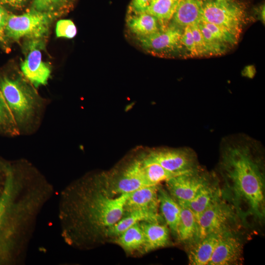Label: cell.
I'll return each instance as SVG.
<instances>
[{"label": "cell", "mask_w": 265, "mask_h": 265, "mask_svg": "<svg viewBox=\"0 0 265 265\" xmlns=\"http://www.w3.org/2000/svg\"><path fill=\"white\" fill-rule=\"evenodd\" d=\"M0 197V265L20 263L26 255L37 217L54 189L44 177L11 162L4 166Z\"/></svg>", "instance_id": "1"}, {"label": "cell", "mask_w": 265, "mask_h": 265, "mask_svg": "<svg viewBox=\"0 0 265 265\" xmlns=\"http://www.w3.org/2000/svg\"><path fill=\"white\" fill-rule=\"evenodd\" d=\"M265 152L260 141L244 133L224 136L216 172L223 195L243 224L262 221L265 215Z\"/></svg>", "instance_id": "2"}, {"label": "cell", "mask_w": 265, "mask_h": 265, "mask_svg": "<svg viewBox=\"0 0 265 265\" xmlns=\"http://www.w3.org/2000/svg\"><path fill=\"white\" fill-rule=\"evenodd\" d=\"M129 193L110 196L100 176L83 178L61 192L59 218L65 242L76 247H90L123 216Z\"/></svg>", "instance_id": "3"}, {"label": "cell", "mask_w": 265, "mask_h": 265, "mask_svg": "<svg viewBox=\"0 0 265 265\" xmlns=\"http://www.w3.org/2000/svg\"><path fill=\"white\" fill-rule=\"evenodd\" d=\"M34 88L22 74L0 75V91L20 134L32 132L41 120L45 104Z\"/></svg>", "instance_id": "4"}, {"label": "cell", "mask_w": 265, "mask_h": 265, "mask_svg": "<svg viewBox=\"0 0 265 265\" xmlns=\"http://www.w3.org/2000/svg\"><path fill=\"white\" fill-rule=\"evenodd\" d=\"M200 238L210 234L221 236L238 233L241 224L244 225L231 202L220 194L197 219Z\"/></svg>", "instance_id": "5"}, {"label": "cell", "mask_w": 265, "mask_h": 265, "mask_svg": "<svg viewBox=\"0 0 265 265\" xmlns=\"http://www.w3.org/2000/svg\"><path fill=\"white\" fill-rule=\"evenodd\" d=\"M60 13L44 12L30 8L21 15L9 14L5 33L8 40L18 41L22 38L44 39L53 21Z\"/></svg>", "instance_id": "6"}, {"label": "cell", "mask_w": 265, "mask_h": 265, "mask_svg": "<svg viewBox=\"0 0 265 265\" xmlns=\"http://www.w3.org/2000/svg\"><path fill=\"white\" fill-rule=\"evenodd\" d=\"M201 19L225 28L238 40L244 20V10L231 0H202Z\"/></svg>", "instance_id": "7"}, {"label": "cell", "mask_w": 265, "mask_h": 265, "mask_svg": "<svg viewBox=\"0 0 265 265\" xmlns=\"http://www.w3.org/2000/svg\"><path fill=\"white\" fill-rule=\"evenodd\" d=\"M100 177L105 189L112 197L131 193L150 186L143 175L139 159L133 161L121 171Z\"/></svg>", "instance_id": "8"}, {"label": "cell", "mask_w": 265, "mask_h": 265, "mask_svg": "<svg viewBox=\"0 0 265 265\" xmlns=\"http://www.w3.org/2000/svg\"><path fill=\"white\" fill-rule=\"evenodd\" d=\"M146 156L176 175L190 171L200 165L196 153L188 147L158 148Z\"/></svg>", "instance_id": "9"}, {"label": "cell", "mask_w": 265, "mask_h": 265, "mask_svg": "<svg viewBox=\"0 0 265 265\" xmlns=\"http://www.w3.org/2000/svg\"><path fill=\"white\" fill-rule=\"evenodd\" d=\"M25 46L26 57L21 64L24 77L35 87L46 85L51 74L50 65L42 59L43 39H27Z\"/></svg>", "instance_id": "10"}, {"label": "cell", "mask_w": 265, "mask_h": 265, "mask_svg": "<svg viewBox=\"0 0 265 265\" xmlns=\"http://www.w3.org/2000/svg\"><path fill=\"white\" fill-rule=\"evenodd\" d=\"M212 173L199 165L193 170L175 175L166 180V190L178 203L187 202L194 197Z\"/></svg>", "instance_id": "11"}, {"label": "cell", "mask_w": 265, "mask_h": 265, "mask_svg": "<svg viewBox=\"0 0 265 265\" xmlns=\"http://www.w3.org/2000/svg\"><path fill=\"white\" fill-rule=\"evenodd\" d=\"M183 31V29L171 24L163 26L154 34L138 39L142 48L149 53L157 55H165L181 47Z\"/></svg>", "instance_id": "12"}, {"label": "cell", "mask_w": 265, "mask_h": 265, "mask_svg": "<svg viewBox=\"0 0 265 265\" xmlns=\"http://www.w3.org/2000/svg\"><path fill=\"white\" fill-rule=\"evenodd\" d=\"M243 244L238 233L221 236L209 261V265H231L241 263Z\"/></svg>", "instance_id": "13"}, {"label": "cell", "mask_w": 265, "mask_h": 265, "mask_svg": "<svg viewBox=\"0 0 265 265\" xmlns=\"http://www.w3.org/2000/svg\"><path fill=\"white\" fill-rule=\"evenodd\" d=\"M159 185L144 186L129 193L124 205L123 214L136 210L159 213Z\"/></svg>", "instance_id": "14"}, {"label": "cell", "mask_w": 265, "mask_h": 265, "mask_svg": "<svg viewBox=\"0 0 265 265\" xmlns=\"http://www.w3.org/2000/svg\"><path fill=\"white\" fill-rule=\"evenodd\" d=\"M219 184L220 180L217 175L215 172H213L211 177L200 187L191 200L186 203H178L183 204L188 208L197 219L221 192Z\"/></svg>", "instance_id": "15"}, {"label": "cell", "mask_w": 265, "mask_h": 265, "mask_svg": "<svg viewBox=\"0 0 265 265\" xmlns=\"http://www.w3.org/2000/svg\"><path fill=\"white\" fill-rule=\"evenodd\" d=\"M139 224L145 238L142 253H148L169 244L170 230L166 224L148 221H141Z\"/></svg>", "instance_id": "16"}, {"label": "cell", "mask_w": 265, "mask_h": 265, "mask_svg": "<svg viewBox=\"0 0 265 265\" xmlns=\"http://www.w3.org/2000/svg\"><path fill=\"white\" fill-rule=\"evenodd\" d=\"M161 214L146 210H136L123 214L122 217L106 232V238H116L127 229L141 221L162 222Z\"/></svg>", "instance_id": "17"}, {"label": "cell", "mask_w": 265, "mask_h": 265, "mask_svg": "<svg viewBox=\"0 0 265 265\" xmlns=\"http://www.w3.org/2000/svg\"><path fill=\"white\" fill-rule=\"evenodd\" d=\"M221 235L208 234L187 247L188 263L191 265H208Z\"/></svg>", "instance_id": "18"}, {"label": "cell", "mask_w": 265, "mask_h": 265, "mask_svg": "<svg viewBox=\"0 0 265 265\" xmlns=\"http://www.w3.org/2000/svg\"><path fill=\"white\" fill-rule=\"evenodd\" d=\"M178 204L181 207V213L176 238L188 247L200 239L199 227L191 211L184 204Z\"/></svg>", "instance_id": "19"}, {"label": "cell", "mask_w": 265, "mask_h": 265, "mask_svg": "<svg viewBox=\"0 0 265 265\" xmlns=\"http://www.w3.org/2000/svg\"><path fill=\"white\" fill-rule=\"evenodd\" d=\"M202 0H180L171 19L172 24L184 29L198 24L201 18Z\"/></svg>", "instance_id": "20"}, {"label": "cell", "mask_w": 265, "mask_h": 265, "mask_svg": "<svg viewBox=\"0 0 265 265\" xmlns=\"http://www.w3.org/2000/svg\"><path fill=\"white\" fill-rule=\"evenodd\" d=\"M159 209L161 215L172 233L177 237L181 207L166 189L158 186Z\"/></svg>", "instance_id": "21"}, {"label": "cell", "mask_w": 265, "mask_h": 265, "mask_svg": "<svg viewBox=\"0 0 265 265\" xmlns=\"http://www.w3.org/2000/svg\"><path fill=\"white\" fill-rule=\"evenodd\" d=\"M132 13L127 18V24L138 38L150 36L164 26L157 18L146 12Z\"/></svg>", "instance_id": "22"}, {"label": "cell", "mask_w": 265, "mask_h": 265, "mask_svg": "<svg viewBox=\"0 0 265 265\" xmlns=\"http://www.w3.org/2000/svg\"><path fill=\"white\" fill-rule=\"evenodd\" d=\"M115 242L128 253L142 252L145 238L139 222L130 227L115 238Z\"/></svg>", "instance_id": "23"}, {"label": "cell", "mask_w": 265, "mask_h": 265, "mask_svg": "<svg viewBox=\"0 0 265 265\" xmlns=\"http://www.w3.org/2000/svg\"><path fill=\"white\" fill-rule=\"evenodd\" d=\"M144 177L150 186L159 185L176 175L163 168L146 156L139 159Z\"/></svg>", "instance_id": "24"}, {"label": "cell", "mask_w": 265, "mask_h": 265, "mask_svg": "<svg viewBox=\"0 0 265 265\" xmlns=\"http://www.w3.org/2000/svg\"><path fill=\"white\" fill-rule=\"evenodd\" d=\"M180 0H153L145 12L157 18L164 26L171 20Z\"/></svg>", "instance_id": "25"}, {"label": "cell", "mask_w": 265, "mask_h": 265, "mask_svg": "<svg viewBox=\"0 0 265 265\" xmlns=\"http://www.w3.org/2000/svg\"><path fill=\"white\" fill-rule=\"evenodd\" d=\"M0 133L8 136H15L20 134L13 116L0 91Z\"/></svg>", "instance_id": "26"}, {"label": "cell", "mask_w": 265, "mask_h": 265, "mask_svg": "<svg viewBox=\"0 0 265 265\" xmlns=\"http://www.w3.org/2000/svg\"><path fill=\"white\" fill-rule=\"evenodd\" d=\"M71 2L69 0H33L30 8L40 12L64 14L69 9Z\"/></svg>", "instance_id": "27"}, {"label": "cell", "mask_w": 265, "mask_h": 265, "mask_svg": "<svg viewBox=\"0 0 265 265\" xmlns=\"http://www.w3.org/2000/svg\"><path fill=\"white\" fill-rule=\"evenodd\" d=\"M198 26L203 36L209 55L223 54L227 51L228 45L216 38L204 26L200 23Z\"/></svg>", "instance_id": "28"}, {"label": "cell", "mask_w": 265, "mask_h": 265, "mask_svg": "<svg viewBox=\"0 0 265 265\" xmlns=\"http://www.w3.org/2000/svg\"><path fill=\"white\" fill-rule=\"evenodd\" d=\"M202 24L218 40L228 45H235L238 40L225 28L201 19Z\"/></svg>", "instance_id": "29"}, {"label": "cell", "mask_w": 265, "mask_h": 265, "mask_svg": "<svg viewBox=\"0 0 265 265\" xmlns=\"http://www.w3.org/2000/svg\"><path fill=\"white\" fill-rule=\"evenodd\" d=\"M77 32V27L70 20L62 19L59 20L56 23L55 33L57 37L73 38L76 36Z\"/></svg>", "instance_id": "30"}, {"label": "cell", "mask_w": 265, "mask_h": 265, "mask_svg": "<svg viewBox=\"0 0 265 265\" xmlns=\"http://www.w3.org/2000/svg\"><path fill=\"white\" fill-rule=\"evenodd\" d=\"M198 56H209V53L198 24L190 26Z\"/></svg>", "instance_id": "31"}, {"label": "cell", "mask_w": 265, "mask_h": 265, "mask_svg": "<svg viewBox=\"0 0 265 265\" xmlns=\"http://www.w3.org/2000/svg\"><path fill=\"white\" fill-rule=\"evenodd\" d=\"M181 42L182 45L188 52L189 55L192 57L198 56L194 40L190 26H186L183 29Z\"/></svg>", "instance_id": "32"}, {"label": "cell", "mask_w": 265, "mask_h": 265, "mask_svg": "<svg viewBox=\"0 0 265 265\" xmlns=\"http://www.w3.org/2000/svg\"><path fill=\"white\" fill-rule=\"evenodd\" d=\"M9 14V13L6 8L0 3V45L5 50L9 49L8 41L5 33V27Z\"/></svg>", "instance_id": "33"}, {"label": "cell", "mask_w": 265, "mask_h": 265, "mask_svg": "<svg viewBox=\"0 0 265 265\" xmlns=\"http://www.w3.org/2000/svg\"><path fill=\"white\" fill-rule=\"evenodd\" d=\"M29 0H0V3L5 8L19 10L24 8Z\"/></svg>", "instance_id": "34"}, {"label": "cell", "mask_w": 265, "mask_h": 265, "mask_svg": "<svg viewBox=\"0 0 265 265\" xmlns=\"http://www.w3.org/2000/svg\"><path fill=\"white\" fill-rule=\"evenodd\" d=\"M152 0H132L131 3L132 12H144L151 3Z\"/></svg>", "instance_id": "35"}, {"label": "cell", "mask_w": 265, "mask_h": 265, "mask_svg": "<svg viewBox=\"0 0 265 265\" xmlns=\"http://www.w3.org/2000/svg\"><path fill=\"white\" fill-rule=\"evenodd\" d=\"M5 183V173L3 165V159L0 158V197L4 188Z\"/></svg>", "instance_id": "36"}, {"label": "cell", "mask_w": 265, "mask_h": 265, "mask_svg": "<svg viewBox=\"0 0 265 265\" xmlns=\"http://www.w3.org/2000/svg\"><path fill=\"white\" fill-rule=\"evenodd\" d=\"M260 14V17H261L262 21L265 22V6L264 5L261 8Z\"/></svg>", "instance_id": "37"}, {"label": "cell", "mask_w": 265, "mask_h": 265, "mask_svg": "<svg viewBox=\"0 0 265 265\" xmlns=\"http://www.w3.org/2000/svg\"><path fill=\"white\" fill-rule=\"evenodd\" d=\"M218 0V1H222V0Z\"/></svg>", "instance_id": "38"}, {"label": "cell", "mask_w": 265, "mask_h": 265, "mask_svg": "<svg viewBox=\"0 0 265 265\" xmlns=\"http://www.w3.org/2000/svg\"><path fill=\"white\" fill-rule=\"evenodd\" d=\"M70 0L71 1H73V0Z\"/></svg>", "instance_id": "39"}, {"label": "cell", "mask_w": 265, "mask_h": 265, "mask_svg": "<svg viewBox=\"0 0 265 265\" xmlns=\"http://www.w3.org/2000/svg\"><path fill=\"white\" fill-rule=\"evenodd\" d=\"M153 0H152V1H153Z\"/></svg>", "instance_id": "40"}]
</instances>
